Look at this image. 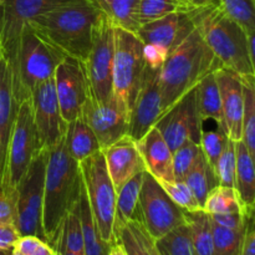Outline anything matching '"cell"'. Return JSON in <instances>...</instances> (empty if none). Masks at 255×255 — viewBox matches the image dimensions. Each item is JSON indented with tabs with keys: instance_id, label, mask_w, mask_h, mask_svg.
I'll use <instances>...</instances> for the list:
<instances>
[{
	"instance_id": "obj_29",
	"label": "cell",
	"mask_w": 255,
	"mask_h": 255,
	"mask_svg": "<svg viewBox=\"0 0 255 255\" xmlns=\"http://www.w3.org/2000/svg\"><path fill=\"white\" fill-rule=\"evenodd\" d=\"M184 219L188 224L196 255H213L211 217L203 209L184 211Z\"/></svg>"
},
{
	"instance_id": "obj_17",
	"label": "cell",
	"mask_w": 255,
	"mask_h": 255,
	"mask_svg": "<svg viewBox=\"0 0 255 255\" xmlns=\"http://www.w3.org/2000/svg\"><path fill=\"white\" fill-rule=\"evenodd\" d=\"M159 70L161 69H152L146 65L141 86L131 109L127 134L136 142L141 139L162 116Z\"/></svg>"
},
{
	"instance_id": "obj_10",
	"label": "cell",
	"mask_w": 255,
	"mask_h": 255,
	"mask_svg": "<svg viewBox=\"0 0 255 255\" xmlns=\"http://www.w3.org/2000/svg\"><path fill=\"white\" fill-rule=\"evenodd\" d=\"M45 167L46 151L41 149L34 157L16 187L15 226L19 231L20 237L34 236L45 241L42 229Z\"/></svg>"
},
{
	"instance_id": "obj_19",
	"label": "cell",
	"mask_w": 255,
	"mask_h": 255,
	"mask_svg": "<svg viewBox=\"0 0 255 255\" xmlns=\"http://www.w3.org/2000/svg\"><path fill=\"white\" fill-rule=\"evenodd\" d=\"M219 94L222 112L228 137L234 142L242 141L243 119V77L232 70L221 67L214 71Z\"/></svg>"
},
{
	"instance_id": "obj_33",
	"label": "cell",
	"mask_w": 255,
	"mask_h": 255,
	"mask_svg": "<svg viewBox=\"0 0 255 255\" xmlns=\"http://www.w3.org/2000/svg\"><path fill=\"white\" fill-rule=\"evenodd\" d=\"M243 119L242 141L252 156L255 157V87L254 77L243 79Z\"/></svg>"
},
{
	"instance_id": "obj_49",
	"label": "cell",
	"mask_w": 255,
	"mask_h": 255,
	"mask_svg": "<svg viewBox=\"0 0 255 255\" xmlns=\"http://www.w3.org/2000/svg\"><path fill=\"white\" fill-rule=\"evenodd\" d=\"M52 251L56 253V255H82V254H76V253H72V252L67 251V249L62 248V247H56V248H51Z\"/></svg>"
},
{
	"instance_id": "obj_37",
	"label": "cell",
	"mask_w": 255,
	"mask_h": 255,
	"mask_svg": "<svg viewBox=\"0 0 255 255\" xmlns=\"http://www.w3.org/2000/svg\"><path fill=\"white\" fill-rule=\"evenodd\" d=\"M219 7L236 21L246 34L255 32V0H217Z\"/></svg>"
},
{
	"instance_id": "obj_18",
	"label": "cell",
	"mask_w": 255,
	"mask_h": 255,
	"mask_svg": "<svg viewBox=\"0 0 255 255\" xmlns=\"http://www.w3.org/2000/svg\"><path fill=\"white\" fill-rule=\"evenodd\" d=\"M81 117L95 133L101 149L119 141L128 132L129 117L121 111L114 99L99 104L89 97L82 107Z\"/></svg>"
},
{
	"instance_id": "obj_25",
	"label": "cell",
	"mask_w": 255,
	"mask_h": 255,
	"mask_svg": "<svg viewBox=\"0 0 255 255\" xmlns=\"http://www.w3.org/2000/svg\"><path fill=\"white\" fill-rule=\"evenodd\" d=\"M196 92L197 106H198V112L202 121L204 122L206 120H213L218 125V129L227 133V127L224 124L223 112H222L221 94H219L218 84H217L214 72L204 77L197 85Z\"/></svg>"
},
{
	"instance_id": "obj_32",
	"label": "cell",
	"mask_w": 255,
	"mask_h": 255,
	"mask_svg": "<svg viewBox=\"0 0 255 255\" xmlns=\"http://www.w3.org/2000/svg\"><path fill=\"white\" fill-rule=\"evenodd\" d=\"M100 9L122 29L136 32V10L139 0H95Z\"/></svg>"
},
{
	"instance_id": "obj_51",
	"label": "cell",
	"mask_w": 255,
	"mask_h": 255,
	"mask_svg": "<svg viewBox=\"0 0 255 255\" xmlns=\"http://www.w3.org/2000/svg\"><path fill=\"white\" fill-rule=\"evenodd\" d=\"M12 255H21L20 253H17L16 251H14V249H12Z\"/></svg>"
},
{
	"instance_id": "obj_9",
	"label": "cell",
	"mask_w": 255,
	"mask_h": 255,
	"mask_svg": "<svg viewBox=\"0 0 255 255\" xmlns=\"http://www.w3.org/2000/svg\"><path fill=\"white\" fill-rule=\"evenodd\" d=\"M194 29V10L189 12H174L141 25L134 34L143 44V56L147 66L161 69L167 56Z\"/></svg>"
},
{
	"instance_id": "obj_42",
	"label": "cell",
	"mask_w": 255,
	"mask_h": 255,
	"mask_svg": "<svg viewBox=\"0 0 255 255\" xmlns=\"http://www.w3.org/2000/svg\"><path fill=\"white\" fill-rule=\"evenodd\" d=\"M14 251L21 255H50L52 249L42 239L34 236H24L17 239Z\"/></svg>"
},
{
	"instance_id": "obj_34",
	"label": "cell",
	"mask_w": 255,
	"mask_h": 255,
	"mask_svg": "<svg viewBox=\"0 0 255 255\" xmlns=\"http://www.w3.org/2000/svg\"><path fill=\"white\" fill-rule=\"evenodd\" d=\"M154 242L159 255H196L187 223L172 229Z\"/></svg>"
},
{
	"instance_id": "obj_50",
	"label": "cell",
	"mask_w": 255,
	"mask_h": 255,
	"mask_svg": "<svg viewBox=\"0 0 255 255\" xmlns=\"http://www.w3.org/2000/svg\"><path fill=\"white\" fill-rule=\"evenodd\" d=\"M0 255H12V249H0Z\"/></svg>"
},
{
	"instance_id": "obj_20",
	"label": "cell",
	"mask_w": 255,
	"mask_h": 255,
	"mask_svg": "<svg viewBox=\"0 0 255 255\" xmlns=\"http://www.w3.org/2000/svg\"><path fill=\"white\" fill-rule=\"evenodd\" d=\"M116 192L136 174L146 171L136 141L128 134L101 149Z\"/></svg>"
},
{
	"instance_id": "obj_5",
	"label": "cell",
	"mask_w": 255,
	"mask_h": 255,
	"mask_svg": "<svg viewBox=\"0 0 255 255\" xmlns=\"http://www.w3.org/2000/svg\"><path fill=\"white\" fill-rule=\"evenodd\" d=\"M65 55L47 44L26 26L21 32L14 54L6 60L17 104L30 99L36 85L54 76L56 66Z\"/></svg>"
},
{
	"instance_id": "obj_26",
	"label": "cell",
	"mask_w": 255,
	"mask_h": 255,
	"mask_svg": "<svg viewBox=\"0 0 255 255\" xmlns=\"http://www.w3.org/2000/svg\"><path fill=\"white\" fill-rule=\"evenodd\" d=\"M117 242L127 255H159L156 242L138 219L126 222L117 229Z\"/></svg>"
},
{
	"instance_id": "obj_16",
	"label": "cell",
	"mask_w": 255,
	"mask_h": 255,
	"mask_svg": "<svg viewBox=\"0 0 255 255\" xmlns=\"http://www.w3.org/2000/svg\"><path fill=\"white\" fill-rule=\"evenodd\" d=\"M54 82L64 121L69 124L79 119L82 107L90 96L89 85L81 62L65 56L55 70Z\"/></svg>"
},
{
	"instance_id": "obj_52",
	"label": "cell",
	"mask_w": 255,
	"mask_h": 255,
	"mask_svg": "<svg viewBox=\"0 0 255 255\" xmlns=\"http://www.w3.org/2000/svg\"><path fill=\"white\" fill-rule=\"evenodd\" d=\"M50 255H56V253H55V252H54V251H52V253H51V254H50Z\"/></svg>"
},
{
	"instance_id": "obj_28",
	"label": "cell",
	"mask_w": 255,
	"mask_h": 255,
	"mask_svg": "<svg viewBox=\"0 0 255 255\" xmlns=\"http://www.w3.org/2000/svg\"><path fill=\"white\" fill-rule=\"evenodd\" d=\"M79 213L80 221H81L82 241H84V255H109L111 246L105 243L97 232L86 193H85L84 184L80 192Z\"/></svg>"
},
{
	"instance_id": "obj_7",
	"label": "cell",
	"mask_w": 255,
	"mask_h": 255,
	"mask_svg": "<svg viewBox=\"0 0 255 255\" xmlns=\"http://www.w3.org/2000/svg\"><path fill=\"white\" fill-rule=\"evenodd\" d=\"M144 69L146 61L141 40L134 32L116 25L112 65V99L128 117L143 79Z\"/></svg>"
},
{
	"instance_id": "obj_46",
	"label": "cell",
	"mask_w": 255,
	"mask_h": 255,
	"mask_svg": "<svg viewBox=\"0 0 255 255\" xmlns=\"http://www.w3.org/2000/svg\"><path fill=\"white\" fill-rule=\"evenodd\" d=\"M239 255H255V231H254V217L247 223L244 232L243 241H242Z\"/></svg>"
},
{
	"instance_id": "obj_30",
	"label": "cell",
	"mask_w": 255,
	"mask_h": 255,
	"mask_svg": "<svg viewBox=\"0 0 255 255\" xmlns=\"http://www.w3.org/2000/svg\"><path fill=\"white\" fill-rule=\"evenodd\" d=\"M184 182L189 187L201 208H203V204L206 202L209 191L219 184L216 172L209 166L202 152L197 159L196 164L192 167V169L184 178Z\"/></svg>"
},
{
	"instance_id": "obj_1",
	"label": "cell",
	"mask_w": 255,
	"mask_h": 255,
	"mask_svg": "<svg viewBox=\"0 0 255 255\" xmlns=\"http://www.w3.org/2000/svg\"><path fill=\"white\" fill-rule=\"evenodd\" d=\"M101 12L95 0H69L32 19L27 26L65 56L84 64Z\"/></svg>"
},
{
	"instance_id": "obj_31",
	"label": "cell",
	"mask_w": 255,
	"mask_h": 255,
	"mask_svg": "<svg viewBox=\"0 0 255 255\" xmlns=\"http://www.w3.org/2000/svg\"><path fill=\"white\" fill-rule=\"evenodd\" d=\"M193 10L181 0H139L136 10V22L139 27L146 22L174 12H189Z\"/></svg>"
},
{
	"instance_id": "obj_12",
	"label": "cell",
	"mask_w": 255,
	"mask_h": 255,
	"mask_svg": "<svg viewBox=\"0 0 255 255\" xmlns=\"http://www.w3.org/2000/svg\"><path fill=\"white\" fill-rule=\"evenodd\" d=\"M138 209L139 221L154 241L186 223L183 209L169 198L161 184L147 172H144L139 192Z\"/></svg>"
},
{
	"instance_id": "obj_24",
	"label": "cell",
	"mask_w": 255,
	"mask_h": 255,
	"mask_svg": "<svg viewBox=\"0 0 255 255\" xmlns=\"http://www.w3.org/2000/svg\"><path fill=\"white\" fill-rule=\"evenodd\" d=\"M65 143L70 156L79 163L87 157L101 151L96 136L81 116L67 124Z\"/></svg>"
},
{
	"instance_id": "obj_6",
	"label": "cell",
	"mask_w": 255,
	"mask_h": 255,
	"mask_svg": "<svg viewBox=\"0 0 255 255\" xmlns=\"http://www.w3.org/2000/svg\"><path fill=\"white\" fill-rule=\"evenodd\" d=\"M82 184L97 232L105 243H117L116 197L117 192L107 172L106 162L101 151L87 157L79 163Z\"/></svg>"
},
{
	"instance_id": "obj_36",
	"label": "cell",
	"mask_w": 255,
	"mask_h": 255,
	"mask_svg": "<svg viewBox=\"0 0 255 255\" xmlns=\"http://www.w3.org/2000/svg\"><path fill=\"white\" fill-rule=\"evenodd\" d=\"M213 237V255H239L246 228L232 229L211 219Z\"/></svg>"
},
{
	"instance_id": "obj_43",
	"label": "cell",
	"mask_w": 255,
	"mask_h": 255,
	"mask_svg": "<svg viewBox=\"0 0 255 255\" xmlns=\"http://www.w3.org/2000/svg\"><path fill=\"white\" fill-rule=\"evenodd\" d=\"M212 221L221 226L227 227L232 229H242L246 228L247 223L253 217H247L243 212H233V213H224V214H209Z\"/></svg>"
},
{
	"instance_id": "obj_47",
	"label": "cell",
	"mask_w": 255,
	"mask_h": 255,
	"mask_svg": "<svg viewBox=\"0 0 255 255\" xmlns=\"http://www.w3.org/2000/svg\"><path fill=\"white\" fill-rule=\"evenodd\" d=\"M182 2H184L186 5H188L192 9H202V7L212 6V5L218 4L217 0H181Z\"/></svg>"
},
{
	"instance_id": "obj_23",
	"label": "cell",
	"mask_w": 255,
	"mask_h": 255,
	"mask_svg": "<svg viewBox=\"0 0 255 255\" xmlns=\"http://www.w3.org/2000/svg\"><path fill=\"white\" fill-rule=\"evenodd\" d=\"M236 189L247 217L254 216L255 207V171L254 157L249 153L243 141L236 142Z\"/></svg>"
},
{
	"instance_id": "obj_15",
	"label": "cell",
	"mask_w": 255,
	"mask_h": 255,
	"mask_svg": "<svg viewBox=\"0 0 255 255\" xmlns=\"http://www.w3.org/2000/svg\"><path fill=\"white\" fill-rule=\"evenodd\" d=\"M69 0H2L0 5V52L6 60L29 21Z\"/></svg>"
},
{
	"instance_id": "obj_13",
	"label": "cell",
	"mask_w": 255,
	"mask_h": 255,
	"mask_svg": "<svg viewBox=\"0 0 255 255\" xmlns=\"http://www.w3.org/2000/svg\"><path fill=\"white\" fill-rule=\"evenodd\" d=\"M202 121L197 106L196 89L184 95L158 119L154 127L159 131L172 152L187 141L199 142Z\"/></svg>"
},
{
	"instance_id": "obj_14",
	"label": "cell",
	"mask_w": 255,
	"mask_h": 255,
	"mask_svg": "<svg viewBox=\"0 0 255 255\" xmlns=\"http://www.w3.org/2000/svg\"><path fill=\"white\" fill-rule=\"evenodd\" d=\"M30 102L40 147L46 151L65 136L67 127L60 111L54 76L34 87Z\"/></svg>"
},
{
	"instance_id": "obj_4",
	"label": "cell",
	"mask_w": 255,
	"mask_h": 255,
	"mask_svg": "<svg viewBox=\"0 0 255 255\" xmlns=\"http://www.w3.org/2000/svg\"><path fill=\"white\" fill-rule=\"evenodd\" d=\"M194 22L223 67L243 79L255 77V66L247 46V34L218 4L194 10Z\"/></svg>"
},
{
	"instance_id": "obj_22",
	"label": "cell",
	"mask_w": 255,
	"mask_h": 255,
	"mask_svg": "<svg viewBox=\"0 0 255 255\" xmlns=\"http://www.w3.org/2000/svg\"><path fill=\"white\" fill-rule=\"evenodd\" d=\"M147 173L157 182L176 181L173 174V152L156 127H152L136 142Z\"/></svg>"
},
{
	"instance_id": "obj_48",
	"label": "cell",
	"mask_w": 255,
	"mask_h": 255,
	"mask_svg": "<svg viewBox=\"0 0 255 255\" xmlns=\"http://www.w3.org/2000/svg\"><path fill=\"white\" fill-rule=\"evenodd\" d=\"M109 255H127L126 252H125L124 247L121 246V244L117 242V243H115L114 246H111V248H110V252H109Z\"/></svg>"
},
{
	"instance_id": "obj_38",
	"label": "cell",
	"mask_w": 255,
	"mask_h": 255,
	"mask_svg": "<svg viewBox=\"0 0 255 255\" xmlns=\"http://www.w3.org/2000/svg\"><path fill=\"white\" fill-rule=\"evenodd\" d=\"M201 152L199 143L196 141H187L173 152V174L176 181H184Z\"/></svg>"
},
{
	"instance_id": "obj_35",
	"label": "cell",
	"mask_w": 255,
	"mask_h": 255,
	"mask_svg": "<svg viewBox=\"0 0 255 255\" xmlns=\"http://www.w3.org/2000/svg\"><path fill=\"white\" fill-rule=\"evenodd\" d=\"M202 209L208 214H224L233 212L244 213L236 189L219 184L209 191Z\"/></svg>"
},
{
	"instance_id": "obj_3",
	"label": "cell",
	"mask_w": 255,
	"mask_h": 255,
	"mask_svg": "<svg viewBox=\"0 0 255 255\" xmlns=\"http://www.w3.org/2000/svg\"><path fill=\"white\" fill-rule=\"evenodd\" d=\"M81 187L79 162L70 156L64 136L46 149L42 229L47 244L54 239L65 214L79 201Z\"/></svg>"
},
{
	"instance_id": "obj_11",
	"label": "cell",
	"mask_w": 255,
	"mask_h": 255,
	"mask_svg": "<svg viewBox=\"0 0 255 255\" xmlns=\"http://www.w3.org/2000/svg\"><path fill=\"white\" fill-rule=\"evenodd\" d=\"M35 128L30 99L20 102L7 152L6 177L2 191L16 193V187L34 157L41 151Z\"/></svg>"
},
{
	"instance_id": "obj_8",
	"label": "cell",
	"mask_w": 255,
	"mask_h": 255,
	"mask_svg": "<svg viewBox=\"0 0 255 255\" xmlns=\"http://www.w3.org/2000/svg\"><path fill=\"white\" fill-rule=\"evenodd\" d=\"M115 27V22L102 11L94 25L91 47L82 64L89 85V97L99 104L112 99Z\"/></svg>"
},
{
	"instance_id": "obj_27",
	"label": "cell",
	"mask_w": 255,
	"mask_h": 255,
	"mask_svg": "<svg viewBox=\"0 0 255 255\" xmlns=\"http://www.w3.org/2000/svg\"><path fill=\"white\" fill-rule=\"evenodd\" d=\"M146 172V171H144ZM144 172L136 174L129 181H127L121 188L117 191L116 197V217H115V226L117 229L126 222L132 219L139 221V192H141L142 181H143Z\"/></svg>"
},
{
	"instance_id": "obj_40",
	"label": "cell",
	"mask_w": 255,
	"mask_h": 255,
	"mask_svg": "<svg viewBox=\"0 0 255 255\" xmlns=\"http://www.w3.org/2000/svg\"><path fill=\"white\" fill-rule=\"evenodd\" d=\"M236 142L229 138L216 166V174L219 186L234 188L236 186Z\"/></svg>"
},
{
	"instance_id": "obj_2",
	"label": "cell",
	"mask_w": 255,
	"mask_h": 255,
	"mask_svg": "<svg viewBox=\"0 0 255 255\" xmlns=\"http://www.w3.org/2000/svg\"><path fill=\"white\" fill-rule=\"evenodd\" d=\"M221 67H223L222 62L196 27L167 56L159 70L162 115L184 95L196 89L204 77Z\"/></svg>"
},
{
	"instance_id": "obj_21",
	"label": "cell",
	"mask_w": 255,
	"mask_h": 255,
	"mask_svg": "<svg viewBox=\"0 0 255 255\" xmlns=\"http://www.w3.org/2000/svg\"><path fill=\"white\" fill-rule=\"evenodd\" d=\"M17 107L19 104L12 91L9 64L0 52V189H4L5 186L7 152Z\"/></svg>"
},
{
	"instance_id": "obj_45",
	"label": "cell",
	"mask_w": 255,
	"mask_h": 255,
	"mask_svg": "<svg viewBox=\"0 0 255 255\" xmlns=\"http://www.w3.org/2000/svg\"><path fill=\"white\" fill-rule=\"evenodd\" d=\"M20 233L14 223H0V249H14Z\"/></svg>"
},
{
	"instance_id": "obj_39",
	"label": "cell",
	"mask_w": 255,
	"mask_h": 255,
	"mask_svg": "<svg viewBox=\"0 0 255 255\" xmlns=\"http://www.w3.org/2000/svg\"><path fill=\"white\" fill-rule=\"evenodd\" d=\"M228 141V134L226 132L221 131V129L207 132L202 131L198 142L199 147H201L202 153L206 157L209 166L214 169V172H216L217 162H218L219 157H221L222 152H223Z\"/></svg>"
},
{
	"instance_id": "obj_44",
	"label": "cell",
	"mask_w": 255,
	"mask_h": 255,
	"mask_svg": "<svg viewBox=\"0 0 255 255\" xmlns=\"http://www.w3.org/2000/svg\"><path fill=\"white\" fill-rule=\"evenodd\" d=\"M15 202L16 193H7L0 189V223L15 224Z\"/></svg>"
},
{
	"instance_id": "obj_53",
	"label": "cell",
	"mask_w": 255,
	"mask_h": 255,
	"mask_svg": "<svg viewBox=\"0 0 255 255\" xmlns=\"http://www.w3.org/2000/svg\"><path fill=\"white\" fill-rule=\"evenodd\" d=\"M1 2H2V0H0V5H1Z\"/></svg>"
},
{
	"instance_id": "obj_41",
	"label": "cell",
	"mask_w": 255,
	"mask_h": 255,
	"mask_svg": "<svg viewBox=\"0 0 255 255\" xmlns=\"http://www.w3.org/2000/svg\"><path fill=\"white\" fill-rule=\"evenodd\" d=\"M163 191L168 194L169 198L183 211H197L202 209L198 202L194 198L193 193L184 181H172V182H158Z\"/></svg>"
}]
</instances>
